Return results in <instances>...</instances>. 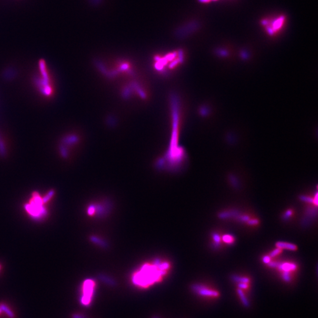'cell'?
Instances as JSON below:
<instances>
[{
  "label": "cell",
  "mask_w": 318,
  "mask_h": 318,
  "mask_svg": "<svg viewBox=\"0 0 318 318\" xmlns=\"http://www.w3.org/2000/svg\"><path fill=\"white\" fill-rule=\"evenodd\" d=\"M248 283H238V289H242V290H243V289H246L247 288H248Z\"/></svg>",
  "instance_id": "obj_21"
},
{
  "label": "cell",
  "mask_w": 318,
  "mask_h": 318,
  "mask_svg": "<svg viewBox=\"0 0 318 318\" xmlns=\"http://www.w3.org/2000/svg\"><path fill=\"white\" fill-rule=\"evenodd\" d=\"M283 252V250L279 248V247H276V249H273L272 251H271L269 254V256L271 258H275L276 256H277V255L280 254V253H282V252Z\"/></svg>",
  "instance_id": "obj_14"
},
{
  "label": "cell",
  "mask_w": 318,
  "mask_h": 318,
  "mask_svg": "<svg viewBox=\"0 0 318 318\" xmlns=\"http://www.w3.org/2000/svg\"><path fill=\"white\" fill-rule=\"evenodd\" d=\"M294 212L291 209H288L286 211L285 213L283 215V219L285 220H289L291 217L293 215Z\"/></svg>",
  "instance_id": "obj_15"
},
{
  "label": "cell",
  "mask_w": 318,
  "mask_h": 318,
  "mask_svg": "<svg viewBox=\"0 0 318 318\" xmlns=\"http://www.w3.org/2000/svg\"><path fill=\"white\" fill-rule=\"evenodd\" d=\"M283 20H284V18L283 17H281L280 18H278L277 20H276L273 24V28H272V30H276L277 29H279V28L281 27V25H282V23L283 22Z\"/></svg>",
  "instance_id": "obj_13"
},
{
  "label": "cell",
  "mask_w": 318,
  "mask_h": 318,
  "mask_svg": "<svg viewBox=\"0 0 318 318\" xmlns=\"http://www.w3.org/2000/svg\"><path fill=\"white\" fill-rule=\"evenodd\" d=\"M153 318H159V317H158V316H155V317H153Z\"/></svg>",
  "instance_id": "obj_24"
},
{
  "label": "cell",
  "mask_w": 318,
  "mask_h": 318,
  "mask_svg": "<svg viewBox=\"0 0 318 318\" xmlns=\"http://www.w3.org/2000/svg\"><path fill=\"white\" fill-rule=\"evenodd\" d=\"M237 212L235 211H228V212H221L219 214V217L222 219H228L231 217L236 216Z\"/></svg>",
  "instance_id": "obj_10"
},
{
  "label": "cell",
  "mask_w": 318,
  "mask_h": 318,
  "mask_svg": "<svg viewBox=\"0 0 318 318\" xmlns=\"http://www.w3.org/2000/svg\"><path fill=\"white\" fill-rule=\"evenodd\" d=\"M291 273L290 272H282V277L283 279V280L286 282H289L291 280Z\"/></svg>",
  "instance_id": "obj_16"
},
{
  "label": "cell",
  "mask_w": 318,
  "mask_h": 318,
  "mask_svg": "<svg viewBox=\"0 0 318 318\" xmlns=\"http://www.w3.org/2000/svg\"><path fill=\"white\" fill-rule=\"evenodd\" d=\"M72 318H87V317H86L84 315H82V314H80V313H75V314H73V315H72Z\"/></svg>",
  "instance_id": "obj_22"
},
{
  "label": "cell",
  "mask_w": 318,
  "mask_h": 318,
  "mask_svg": "<svg viewBox=\"0 0 318 318\" xmlns=\"http://www.w3.org/2000/svg\"><path fill=\"white\" fill-rule=\"evenodd\" d=\"M272 258L269 256V255H266V256H264L262 258V261L263 262L266 264V265H268L270 261H272L271 259Z\"/></svg>",
  "instance_id": "obj_20"
},
{
  "label": "cell",
  "mask_w": 318,
  "mask_h": 318,
  "mask_svg": "<svg viewBox=\"0 0 318 318\" xmlns=\"http://www.w3.org/2000/svg\"><path fill=\"white\" fill-rule=\"evenodd\" d=\"M237 219L238 220H239L240 221H242V222H247L248 220H249L250 218V217L249 216V215H247V214H243V215H240V216H237Z\"/></svg>",
  "instance_id": "obj_18"
},
{
  "label": "cell",
  "mask_w": 318,
  "mask_h": 318,
  "mask_svg": "<svg viewBox=\"0 0 318 318\" xmlns=\"http://www.w3.org/2000/svg\"><path fill=\"white\" fill-rule=\"evenodd\" d=\"M237 293L238 296H239V298H240L241 302L242 303V304L243 305V306L246 308H249L250 306V302H249V299L247 298V297L246 296V295L244 294L243 290L240 289H237Z\"/></svg>",
  "instance_id": "obj_7"
},
{
  "label": "cell",
  "mask_w": 318,
  "mask_h": 318,
  "mask_svg": "<svg viewBox=\"0 0 318 318\" xmlns=\"http://www.w3.org/2000/svg\"><path fill=\"white\" fill-rule=\"evenodd\" d=\"M0 308L2 310V311L4 312L8 315V317H9L10 318H14V313L9 309V308H8V306L5 303H1L0 304Z\"/></svg>",
  "instance_id": "obj_11"
},
{
  "label": "cell",
  "mask_w": 318,
  "mask_h": 318,
  "mask_svg": "<svg viewBox=\"0 0 318 318\" xmlns=\"http://www.w3.org/2000/svg\"><path fill=\"white\" fill-rule=\"evenodd\" d=\"M298 268L296 263L292 262H277V269L282 272H292Z\"/></svg>",
  "instance_id": "obj_5"
},
{
  "label": "cell",
  "mask_w": 318,
  "mask_h": 318,
  "mask_svg": "<svg viewBox=\"0 0 318 318\" xmlns=\"http://www.w3.org/2000/svg\"><path fill=\"white\" fill-rule=\"evenodd\" d=\"M170 265L166 261H155L144 265L132 277L135 285L147 287L159 282L167 273Z\"/></svg>",
  "instance_id": "obj_1"
},
{
  "label": "cell",
  "mask_w": 318,
  "mask_h": 318,
  "mask_svg": "<svg viewBox=\"0 0 318 318\" xmlns=\"http://www.w3.org/2000/svg\"><path fill=\"white\" fill-rule=\"evenodd\" d=\"M44 203V201L40 197L37 193L34 194L32 199L30 201V203L26 206V209L27 212L30 213L33 216H40L43 212V208L42 205Z\"/></svg>",
  "instance_id": "obj_3"
},
{
  "label": "cell",
  "mask_w": 318,
  "mask_h": 318,
  "mask_svg": "<svg viewBox=\"0 0 318 318\" xmlns=\"http://www.w3.org/2000/svg\"><path fill=\"white\" fill-rule=\"evenodd\" d=\"M96 286L95 282L91 279H87L84 282L82 285V295L81 298V303L84 306H89L92 301V298Z\"/></svg>",
  "instance_id": "obj_2"
},
{
  "label": "cell",
  "mask_w": 318,
  "mask_h": 318,
  "mask_svg": "<svg viewBox=\"0 0 318 318\" xmlns=\"http://www.w3.org/2000/svg\"><path fill=\"white\" fill-rule=\"evenodd\" d=\"M275 246L276 247H279L282 250H287L291 251H296L298 250V246L296 245L286 242H277Z\"/></svg>",
  "instance_id": "obj_6"
},
{
  "label": "cell",
  "mask_w": 318,
  "mask_h": 318,
  "mask_svg": "<svg viewBox=\"0 0 318 318\" xmlns=\"http://www.w3.org/2000/svg\"><path fill=\"white\" fill-rule=\"evenodd\" d=\"M246 223L249 226H257L259 223V220L258 219H250L246 222Z\"/></svg>",
  "instance_id": "obj_19"
},
{
  "label": "cell",
  "mask_w": 318,
  "mask_h": 318,
  "mask_svg": "<svg viewBox=\"0 0 318 318\" xmlns=\"http://www.w3.org/2000/svg\"><path fill=\"white\" fill-rule=\"evenodd\" d=\"M231 279L233 281L236 283H249L250 282V279L249 277H244V276H240L238 275H232L231 276Z\"/></svg>",
  "instance_id": "obj_8"
},
{
  "label": "cell",
  "mask_w": 318,
  "mask_h": 318,
  "mask_svg": "<svg viewBox=\"0 0 318 318\" xmlns=\"http://www.w3.org/2000/svg\"><path fill=\"white\" fill-rule=\"evenodd\" d=\"M1 312H2V310H1V308H0V314H1Z\"/></svg>",
  "instance_id": "obj_25"
},
{
  "label": "cell",
  "mask_w": 318,
  "mask_h": 318,
  "mask_svg": "<svg viewBox=\"0 0 318 318\" xmlns=\"http://www.w3.org/2000/svg\"><path fill=\"white\" fill-rule=\"evenodd\" d=\"M212 239L214 242V245L218 247L221 241V237H220V235L216 233H214L212 235Z\"/></svg>",
  "instance_id": "obj_12"
},
{
  "label": "cell",
  "mask_w": 318,
  "mask_h": 318,
  "mask_svg": "<svg viewBox=\"0 0 318 318\" xmlns=\"http://www.w3.org/2000/svg\"><path fill=\"white\" fill-rule=\"evenodd\" d=\"M191 289L195 293L204 297L217 298L219 296V293L217 291L201 284H194L192 285Z\"/></svg>",
  "instance_id": "obj_4"
},
{
  "label": "cell",
  "mask_w": 318,
  "mask_h": 318,
  "mask_svg": "<svg viewBox=\"0 0 318 318\" xmlns=\"http://www.w3.org/2000/svg\"><path fill=\"white\" fill-rule=\"evenodd\" d=\"M201 2H209L210 0H199Z\"/></svg>",
  "instance_id": "obj_23"
},
{
  "label": "cell",
  "mask_w": 318,
  "mask_h": 318,
  "mask_svg": "<svg viewBox=\"0 0 318 318\" xmlns=\"http://www.w3.org/2000/svg\"><path fill=\"white\" fill-rule=\"evenodd\" d=\"M221 240L228 245H232L235 242V238L233 235L226 234L221 237Z\"/></svg>",
  "instance_id": "obj_9"
},
{
  "label": "cell",
  "mask_w": 318,
  "mask_h": 318,
  "mask_svg": "<svg viewBox=\"0 0 318 318\" xmlns=\"http://www.w3.org/2000/svg\"><path fill=\"white\" fill-rule=\"evenodd\" d=\"M300 199L305 202L308 203H313V199L311 197L307 196H301Z\"/></svg>",
  "instance_id": "obj_17"
},
{
  "label": "cell",
  "mask_w": 318,
  "mask_h": 318,
  "mask_svg": "<svg viewBox=\"0 0 318 318\" xmlns=\"http://www.w3.org/2000/svg\"><path fill=\"white\" fill-rule=\"evenodd\" d=\"M214 1H216V0H214Z\"/></svg>",
  "instance_id": "obj_26"
}]
</instances>
